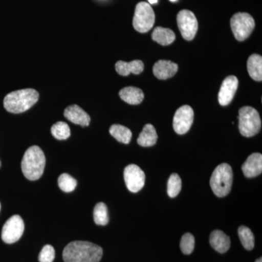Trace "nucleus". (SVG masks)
I'll return each mask as SVG.
<instances>
[{
	"instance_id": "20e7f679",
	"label": "nucleus",
	"mask_w": 262,
	"mask_h": 262,
	"mask_svg": "<svg viewBox=\"0 0 262 262\" xmlns=\"http://www.w3.org/2000/svg\"><path fill=\"white\" fill-rule=\"evenodd\" d=\"M232 181L233 172L232 168L227 163H222L217 166L212 173L210 184L215 195L223 198L230 192Z\"/></svg>"
},
{
	"instance_id": "39448f33",
	"label": "nucleus",
	"mask_w": 262,
	"mask_h": 262,
	"mask_svg": "<svg viewBox=\"0 0 262 262\" xmlns=\"http://www.w3.org/2000/svg\"><path fill=\"white\" fill-rule=\"evenodd\" d=\"M239 130L245 137L256 135L261 127V118L257 110L251 106H244L239 110Z\"/></svg>"
},
{
	"instance_id": "412c9836",
	"label": "nucleus",
	"mask_w": 262,
	"mask_h": 262,
	"mask_svg": "<svg viewBox=\"0 0 262 262\" xmlns=\"http://www.w3.org/2000/svg\"><path fill=\"white\" fill-rule=\"evenodd\" d=\"M151 37L155 42L161 46H166L174 42L176 34L171 29L158 27L153 31Z\"/></svg>"
},
{
	"instance_id": "473e14b6",
	"label": "nucleus",
	"mask_w": 262,
	"mask_h": 262,
	"mask_svg": "<svg viewBox=\"0 0 262 262\" xmlns=\"http://www.w3.org/2000/svg\"><path fill=\"white\" fill-rule=\"evenodd\" d=\"M1 165H2V163H1V161H0V168H1Z\"/></svg>"
},
{
	"instance_id": "bb28decb",
	"label": "nucleus",
	"mask_w": 262,
	"mask_h": 262,
	"mask_svg": "<svg viewBox=\"0 0 262 262\" xmlns=\"http://www.w3.org/2000/svg\"><path fill=\"white\" fill-rule=\"evenodd\" d=\"M182 189V179L177 173L170 175L168 182V194L170 198H176Z\"/></svg>"
},
{
	"instance_id": "6ab92c4d",
	"label": "nucleus",
	"mask_w": 262,
	"mask_h": 262,
	"mask_svg": "<svg viewBox=\"0 0 262 262\" xmlns=\"http://www.w3.org/2000/svg\"><path fill=\"white\" fill-rule=\"evenodd\" d=\"M158 134L151 124H146L137 139L138 144L144 147L154 146L158 141Z\"/></svg>"
},
{
	"instance_id": "9b49d317",
	"label": "nucleus",
	"mask_w": 262,
	"mask_h": 262,
	"mask_svg": "<svg viewBox=\"0 0 262 262\" xmlns=\"http://www.w3.org/2000/svg\"><path fill=\"white\" fill-rule=\"evenodd\" d=\"M145 173L138 165L130 164L124 170V179L127 188L131 192H138L145 184Z\"/></svg>"
},
{
	"instance_id": "4468645a",
	"label": "nucleus",
	"mask_w": 262,
	"mask_h": 262,
	"mask_svg": "<svg viewBox=\"0 0 262 262\" xmlns=\"http://www.w3.org/2000/svg\"><path fill=\"white\" fill-rule=\"evenodd\" d=\"M242 170L248 178L258 177L262 172V155L260 153H253L242 165Z\"/></svg>"
},
{
	"instance_id": "a211bd4d",
	"label": "nucleus",
	"mask_w": 262,
	"mask_h": 262,
	"mask_svg": "<svg viewBox=\"0 0 262 262\" xmlns=\"http://www.w3.org/2000/svg\"><path fill=\"white\" fill-rule=\"evenodd\" d=\"M122 101L129 104L138 105L142 102L144 94L140 89L136 87H125L119 92Z\"/></svg>"
},
{
	"instance_id": "f8f14e48",
	"label": "nucleus",
	"mask_w": 262,
	"mask_h": 262,
	"mask_svg": "<svg viewBox=\"0 0 262 262\" xmlns=\"http://www.w3.org/2000/svg\"><path fill=\"white\" fill-rule=\"evenodd\" d=\"M238 87V79L234 75L226 77L221 86L218 95L219 103L222 106H227L232 102Z\"/></svg>"
},
{
	"instance_id": "72a5a7b5",
	"label": "nucleus",
	"mask_w": 262,
	"mask_h": 262,
	"mask_svg": "<svg viewBox=\"0 0 262 262\" xmlns=\"http://www.w3.org/2000/svg\"><path fill=\"white\" fill-rule=\"evenodd\" d=\"M0 210H1V204H0Z\"/></svg>"
},
{
	"instance_id": "1a4fd4ad",
	"label": "nucleus",
	"mask_w": 262,
	"mask_h": 262,
	"mask_svg": "<svg viewBox=\"0 0 262 262\" xmlns=\"http://www.w3.org/2000/svg\"><path fill=\"white\" fill-rule=\"evenodd\" d=\"M24 231V223L21 217L19 215H13L3 226L2 239L5 244H14L23 235Z\"/></svg>"
},
{
	"instance_id": "5701e85b",
	"label": "nucleus",
	"mask_w": 262,
	"mask_h": 262,
	"mask_svg": "<svg viewBox=\"0 0 262 262\" xmlns=\"http://www.w3.org/2000/svg\"><path fill=\"white\" fill-rule=\"evenodd\" d=\"M238 235L241 244L248 251L254 248V235L251 229L245 226H241L238 229Z\"/></svg>"
},
{
	"instance_id": "cd10ccee",
	"label": "nucleus",
	"mask_w": 262,
	"mask_h": 262,
	"mask_svg": "<svg viewBox=\"0 0 262 262\" xmlns=\"http://www.w3.org/2000/svg\"><path fill=\"white\" fill-rule=\"evenodd\" d=\"M194 237L192 234L186 233L181 239L180 247L184 254L189 255L192 253L194 248Z\"/></svg>"
},
{
	"instance_id": "aec40b11",
	"label": "nucleus",
	"mask_w": 262,
	"mask_h": 262,
	"mask_svg": "<svg viewBox=\"0 0 262 262\" xmlns=\"http://www.w3.org/2000/svg\"><path fill=\"white\" fill-rule=\"evenodd\" d=\"M247 69L250 77L255 81L262 80V57L258 54H253L248 58Z\"/></svg>"
},
{
	"instance_id": "423d86ee",
	"label": "nucleus",
	"mask_w": 262,
	"mask_h": 262,
	"mask_svg": "<svg viewBox=\"0 0 262 262\" xmlns=\"http://www.w3.org/2000/svg\"><path fill=\"white\" fill-rule=\"evenodd\" d=\"M155 22L154 10L149 3L141 2L136 6L133 26L137 32L146 33L152 29Z\"/></svg>"
},
{
	"instance_id": "7ed1b4c3",
	"label": "nucleus",
	"mask_w": 262,
	"mask_h": 262,
	"mask_svg": "<svg viewBox=\"0 0 262 262\" xmlns=\"http://www.w3.org/2000/svg\"><path fill=\"white\" fill-rule=\"evenodd\" d=\"M44 152L38 146H32L26 151L21 162L24 177L30 181H36L42 177L46 167Z\"/></svg>"
},
{
	"instance_id": "c756f323",
	"label": "nucleus",
	"mask_w": 262,
	"mask_h": 262,
	"mask_svg": "<svg viewBox=\"0 0 262 262\" xmlns=\"http://www.w3.org/2000/svg\"><path fill=\"white\" fill-rule=\"evenodd\" d=\"M148 2H149V4H156V3H158V0H148Z\"/></svg>"
},
{
	"instance_id": "2f4dec72",
	"label": "nucleus",
	"mask_w": 262,
	"mask_h": 262,
	"mask_svg": "<svg viewBox=\"0 0 262 262\" xmlns=\"http://www.w3.org/2000/svg\"><path fill=\"white\" fill-rule=\"evenodd\" d=\"M170 2H177V0H170Z\"/></svg>"
},
{
	"instance_id": "b1692460",
	"label": "nucleus",
	"mask_w": 262,
	"mask_h": 262,
	"mask_svg": "<svg viewBox=\"0 0 262 262\" xmlns=\"http://www.w3.org/2000/svg\"><path fill=\"white\" fill-rule=\"evenodd\" d=\"M95 223L97 225L105 226L108 223L107 207L103 203H98L95 206L94 211Z\"/></svg>"
},
{
	"instance_id": "6e6552de",
	"label": "nucleus",
	"mask_w": 262,
	"mask_h": 262,
	"mask_svg": "<svg viewBox=\"0 0 262 262\" xmlns=\"http://www.w3.org/2000/svg\"><path fill=\"white\" fill-rule=\"evenodd\" d=\"M177 24L184 39L188 41L194 39L198 32V22L192 11L181 10L177 15Z\"/></svg>"
},
{
	"instance_id": "f03ea898",
	"label": "nucleus",
	"mask_w": 262,
	"mask_h": 262,
	"mask_svg": "<svg viewBox=\"0 0 262 262\" xmlns=\"http://www.w3.org/2000/svg\"><path fill=\"white\" fill-rule=\"evenodd\" d=\"M36 90L27 89L10 93L4 98V107L8 113H23L32 107L39 100Z\"/></svg>"
},
{
	"instance_id": "393cba45",
	"label": "nucleus",
	"mask_w": 262,
	"mask_h": 262,
	"mask_svg": "<svg viewBox=\"0 0 262 262\" xmlns=\"http://www.w3.org/2000/svg\"><path fill=\"white\" fill-rule=\"evenodd\" d=\"M51 134L58 140H66L71 135L70 126L64 122H58L51 127Z\"/></svg>"
},
{
	"instance_id": "ddd939ff",
	"label": "nucleus",
	"mask_w": 262,
	"mask_h": 262,
	"mask_svg": "<svg viewBox=\"0 0 262 262\" xmlns=\"http://www.w3.org/2000/svg\"><path fill=\"white\" fill-rule=\"evenodd\" d=\"M179 66L168 60H160L153 67V74L159 80L171 78L178 72Z\"/></svg>"
},
{
	"instance_id": "dca6fc26",
	"label": "nucleus",
	"mask_w": 262,
	"mask_h": 262,
	"mask_svg": "<svg viewBox=\"0 0 262 262\" xmlns=\"http://www.w3.org/2000/svg\"><path fill=\"white\" fill-rule=\"evenodd\" d=\"M210 244L217 252L225 253L230 248V237L222 231L214 230L210 236Z\"/></svg>"
},
{
	"instance_id": "2eb2a0df",
	"label": "nucleus",
	"mask_w": 262,
	"mask_h": 262,
	"mask_svg": "<svg viewBox=\"0 0 262 262\" xmlns=\"http://www.w3.org/2000/svg\"><path fill=\"white\" fill-rule=\"evenodd\" d=\"M64 117L73 123L87 127L90 125L91 117L77 105H72L66 108Z\"/></svg>"
},
{
	"instance_id": "7c9ffc66",
	"label": "nucleus",
	"mask_w": 262,
	"mask_h": 262,
	"mask_svg": "<svg viewBox=\"0 0 262 262\" xmlns=\"http://www.w3.org/2000/svg\"><path fill=\"white\" fill-rule=\"evenodd\" d=\"M255 262H262V258H258V259L256 260V261Z\"/></svg>"
},
{
	"instance_id": "f3484780",
	"label": "nucleus",
	"mask_w": 262,
	"mask_h": 262,
	"mask_svg": "<svg viewBox=\"0 0 262 262\" xmlns=\"http://www.w3.org/2000/svg\"><path fill=\"white\" fill-rule=\"evenodd\" d=\"M144 64L140 60H134L130 62L117 61L115 64V70L120 75L127 77L130 74L139 75L144 71Z\"/></svg>"
},
{
	"instance_id": "c85d7f7f",
	"label": "nucleus",
	"mask_w": 262,
	"mask_h": 262,
	"mask_svg": "<svg viewBox=\"0 0 262 262\" xmlns=\"http://www.w3.org/2000/svg\"><path fill=\"white\" fill-rule=\"evenodd\" d=\"M39 262H53L55 259V249L51 245L43 247L38 257Z\"/></svg>"
},
{
	"instance_id": "a878e982",
	"label": "nucleus",
	"mask_w": 262,
	"mask_h": 262,
	"mask_svg": "<svg viewBox=\"0 0 262 262\" xmlns=\"http://www.w3.org/2000/svg\"><path fill=\"white\" fill-rule=\"evenodd\" d=\"M58 184L60 189L64 192H72L77 185V180L68 173H62L58 177Z\"/></svg>"
},
{
	"instance_id": "f257e3e1",
	"label": "nucleus",
	"mask_w": 262,
	"mask_h": 262,
	"mask_svg": "<svg viewBox=\"0 0 262 262\" xmlns=\"http://www.w3.org/2000/svg\"><path fill=\"white\" fill-rule=\"evenodd\" d=\"M102 256V248L88 241H74L63 251L64 262H99Z\"/></svg>"
},
{
	"instance_id": "4be33fe9",
	"label": "nucleus",
	"mask_w": 262,
	"mask_h": 262,
	"mask_svg": "<svg viewBox=\"0 0 262 262\" xmlns=\"http://www.w3.org/2000/svg\"><path fill=\"white\" fill-rule=\"evenodd\" d=\"M110 133L117 141L122 144H129L132 139V132L130 129L118 124L112 125Z\"/></svg>"
},
{
	"instance_id": "9d476101",
	"label": "nucleus",
	"mask_w": 262,
	"mask_h": 262,
	"mask_svg": "<svg viewBox=\"0 0 262 262\" xmlns=\"http://www.w3.org/2000/svg\"><path fill=\"white\" fill-rule=\"evenodd\" d=\"M194 121V111L189 105L181 106L176 112L173 117L174 130L179 135L187 134Z\"/></svg>"
},
{
	"instance_id": "0eeeda50",
	"label": "nucleus",
	"mask_w": 262,
	"mask_h": 262,
	"mask_svg": "<svg viewBox=\"0 0 262 262\" xmlns=\"http://www.w3.org/2000/svg\"><path fill=\"white\" fill-rule=\"evenodd\" d=\"M230 26L235 39L242 42L250 37L254 29V19L247 13H237L231 18Z\"/></svg>"
}]
</instances>
